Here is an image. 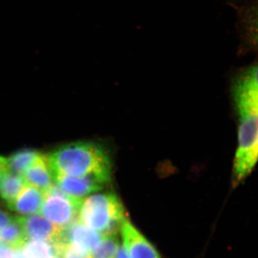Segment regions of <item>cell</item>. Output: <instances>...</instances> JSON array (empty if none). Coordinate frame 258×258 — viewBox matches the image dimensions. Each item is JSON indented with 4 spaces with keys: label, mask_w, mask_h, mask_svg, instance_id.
Wrapping results in <instances>:
<instances>
[{
    "label": "cell",
    "mask_w": 258,
    "mask_h": 258,
    "mask_svg": "<svg viewBox=\"0 0 258 258\" xmlns=\"http://www.w3.org/2000/svg\"><path fill=\"white\" fill-rule=\"evenodd\" d=\"M237 115H258V63L244 70L232 88Z\"/></svg>",
    "instance_id": "cell-5"
},
{
    "label": "cell",
    "mask_w": 258,
    "mask_h": 258,
    "mask_svg": "<svg viewBox=\"0 0 258 258\" xmlns=\"http://www.w3.org/2000/svg\"><path fill=\"white\" fill-rule=\"evenodd\" d=\"M40 154V152L32 149H23L14 153L10 157H7L9 171L23 176Z\"/></svg>",
    "instance_id": "cell-14"
},
{
    "label": "cell",
    "mask_w": 258,
    "mask_h": 258,
    "mask_svg": "<svg viewBox=\"0 0 258 258\" xmlns=\"http://www.w3.org/2000/svg\"><path fill=\"white\" fill-rule=\"evenodd\" d=\"M55 258H91V252L79 244H52Z\"/></svg>",
    "instance_id": "cell-16"
},
{
    "label": "cell",
    "mask_w": 258,
    "mask_h": 258,
    "mask_svg": "<svg viewBox=\"0 0 258 258\" xmlns=\"http://www.w3.org/2000/svg\"><path fill=\"white\" fill-rule=\"evenodd\" d=\"M52 176H91L108 184L112 165L109 155L100 144L92 142H73L47 155Z\"/></svg>",
    "instance_id": "cell-1"
},
{
    "label": "cell",
    "mask_w": 258,
    "mask_h": 258,
    "mask_svg": "<svg viewBox=\"0 0 258 258\" xmlns=\"http://www.w3.org/2000/svg\"><path fill=\"white\" fill-rule=\"evenodd\" d=\"M29 240L21 220L13 217L9 223L0 230V245L10 250L22 251L28 245Z\"/></svg>",
    "instance_id": "cell-12"
},
{
    "label": "cell",
    "mask_w": 258,
    "mask_h": 258,
    "mask_svg": "<svg viewBox=\"0 0 258 258\" xmlns=\"http://www.w3.org/2000/svg\"><path fill=\"white\" fill-rule=\"evenodd\" d=\"M8 158L0 156V182L7 173L9 172Z\"/></svg>",
    "instance_id": "cell-18"
},
{
    "label": "cell",
    "mask_w": 258,
    "mask_h": 258,
    "mask_svg": "<svg viewBox=\"0 0 258 258\" xmlns=\"http://www.w3.org/2000/svg\"><path fill=\"white\" fill-rule=\"evenodd\" d=\"M43 200V191L27 184L17 198L7 205L12 211L27 216L40 214Z\"/></svg>",
    "instance_id": "cell-10"
},
{
    "label": "cell",
    "mask_w": 258,
    "mask_h": 258,
    "mask_svg": "<svg viewBox=\"0 0 258 258\" xmlns=\"http://www.w3.org/2000/svg\"><path fill=\"white\" fill-rule=\"evenodd\" d=\"M13 217L9 214L7 213L6 212L0 210V230H2L3 227L8 225Z\"/></svg>",
    "instance_id": "cell-19"
},
{
    "label": "cell",
    "mask_w": 258,
    "mask_h": 258,
    "mask_svg": "<svg viewBox=\"0 0 258 258\" xmlns=\"http://www.w3.org/2000/svg\"><path fill=\"white\" fill-rule=\"evenodd\" d=\"M0 258H15L10 249L0 246Z\"/></svg>",
    "instance_id": "cell-22"
},
{
    "label": "cell",
    "mask_w": 258,
    "mask_h": 258,
    "mask_svg": "<svg viewBox=\"0 0 258 258\" xmlns=\"http://www.w3.org/2000/svg\"><path fill=\"white\" fill-rule=\"evenodd\" d=\"M101 238L102 236L99 232L89 228L79 220H76L69 225L60 228L53 243L51 244L74 243L79 244L91 252Z\"/></svg>",
    "instance_id": "cell-7"
},
{
    "label": "cell",
    "mask_w": 258,
    "mask_h": 258,
    "mask_svg": "<svg viewBox=\"0 0 258 258\" xmlns=\"http://www.w3.org/2000/svg\"><path fill=\"white\" fill-rule=\"evenodd\" d=\"M115 258H130L128 252H127L126 249H125L123 244L120 246L116 254H115Z\"/></svg>",
    "instance_id": "cell-21"
},
{
    "label": "cell",
    "mask_w": 258,
    "mask_h": 258,
    "mask_svg": "<svg viewBox=\"0 0 258 258\" xmlns=\"http://www.w3.org/2000/svg\"><path fill=\"white\" fill-rule=\"evenodd\" d=\"M252 38L256 45H258V15L254 19L252 25Z\"/></svg>",
    "instance_id": "cell-20"
},
{
    "label": "cell",
    "mask_w": 258,
    "mask_h": 258,
    "mask_svg": "<svg viewBox=\"0 0 258 258\" xmlns=\"http://www.w3.org/2000/svg\"><path fill=\"white\" fill-rule=\"evenodd\" d=\"M128 217L124 207L115 193L95 194L83 199L78 220L101 235L118 234Z\"/></svg>",
    "instance_id": "cell-2"
},
{
    "label": "cell",
    "mask_w": 258,
    "mask_h": 258,
    "mask_svg": "<svg viewBox=\"0 0 258 258\" xmlns=\"http://www.w3.org/2000/svg\"><path fill=\"white\" fill-rule=\"evenodd\" d=\"M20 217L29 240L53 243L60 228L40 214Z\"/></svg>",
    "instance_id": "cell-9"
},
{
    "label": "cell",
    "mask_w": 258,
    "mask_h": 258,
    "mask_svg": "<svg viewBox=\"0 0 258 258\" xmlns=\"http://www.w3.org/2000/svg\"><path fill=\"white\" fill-rule=\"evenodd\" d=\"M120 247L117 234L104 235L91 250V258H113Z\"/></svg>",
    "instance_id": "cell-15"
},
{
    "label": "cell",
    "mask_w": 258,
    "mask_h": 258,
    "mask_svg": "<svg viewBox=\"0 0 258 258\" xmlns=\"http://www.w3.org/2000/svg\"><path fill=\"white\" fill-rule=\"evenodd\" d=\"M54 184L64 193L74 198L84 199L85 197L101 191L107 185L99 179L91 176H55Z\"/></svg>",
    "instance_id": "cell-8"
},
{
    "label": "cell",
    "mask_w": 258,
    "mask_h": 258,
    "mask_svg": "<svg viewBox=\"0 0 258 258\" xmlns=\"http://www.w3.org/2000/svg\"><path fill=\"white\" fill-rule=\"evenodd\" d=\"M238 142L234 159L232 184L237 187L258 162V115L238 116Z\"/></svg>",
    "instance_id": "cell-3"
},
{
    "label": "cell",
    "mask_w": 258,
    "mask_h": 258,
    "mask_svg": "<svg viewBox=\"0 0 258 258\" xmlns=\"http://www.w3.org/2000/svg\"><path fill=\"white\" fill-rule=\"evenodd\" d=\"M28 245V254L32 258H55V249L50 242L33 241Z\"/></svg>",
    "instance_id": "cell-17"
},
{
    "label": "cell",
    "mask_w": 258,
    "mask_h": 258,
    "mask_svg": "<svg viewBox=\"0 0 258 258\" xmlns=\"http://www.w3.org/2000/svg\"><path fill=\"white\" fill-rule=\"evenodd\" d=\"M25 182L44 193L54 185L53 176L49 166L47 155L40 153L23 175Z\"/></svg>",
    "instance_id": "cell-11"
},
{
    "label": "cell",
    "mask_w": 258,
    "mask_h": 258,
    "mask_svg": "<svg viewBox=\"0 0 258 258\" xmlns=\"http://www.w3.org/2000/svg\"><path fill=\"white\" fill-rule=\"evenodd\" d=\"M26 185L23 176L9 171L0 182V198L9 203L17 198Z\"/></svg>",
    "instance_id": "cell-13"
},
{
    "label": "cell",
    "mask_w": 258,
    "mask_h": 258,
    "mask_svg": "<svg viewBox=\"0 0 258 258\" xmlns=\"http://www.w3.org/2000/svg\"><path fill=\"white\" fill-rule=\"evenodd\" d=\"M123 246L130 258H161L149 240L126 219L120 227Z\"/></svg>",
    "instance_id": "cell-6"
},
{
    "label": "cell",
    "mask_w": 258,
    "mask_h": 258,
    "mask_svg": "<svg viewBox=\"0 0 258 258\" xmlns=\"http://www.w3.org/2000/svg\"><path fill=\"white\" fill-rule=\"evenodd\" d=\"M83 199L64 193L55 184L44 193L40 213L58 228H63L78 220Z\"/></svg>",
    "instance_id": "cell-4"
}]
</instances>
